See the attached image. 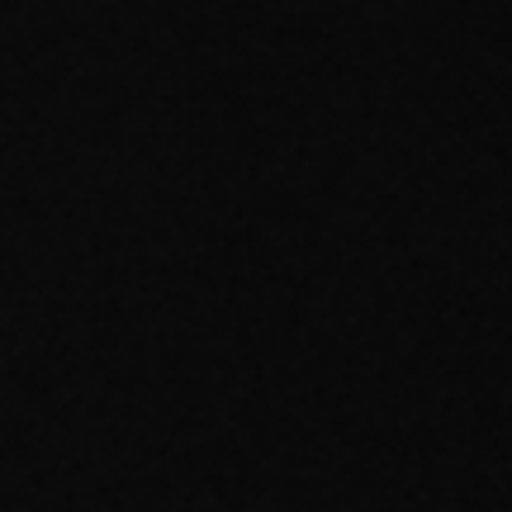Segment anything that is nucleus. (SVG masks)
Instances as JSON below:
<instances>
[]
</instances>
